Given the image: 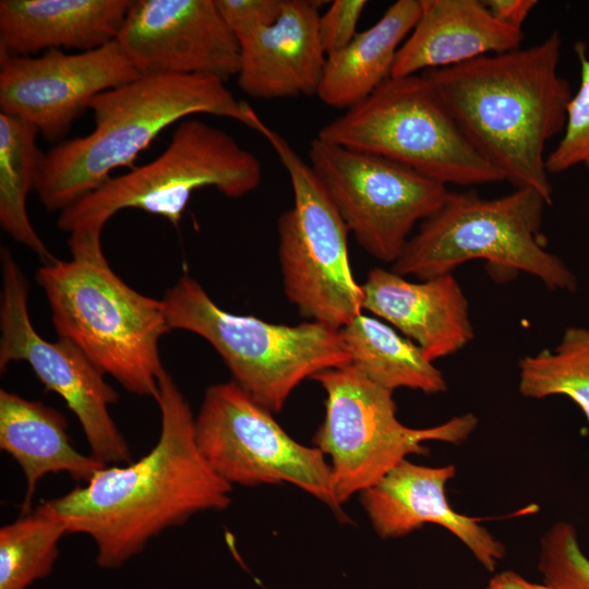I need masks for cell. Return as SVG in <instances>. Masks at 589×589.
<instances>
[{"mask_svg":"<svg viewBox=\"0 0 589 589\" xmlns=\"http://www.w3.org/2000/svg\"><path fill=\"white\" fill-rule=\"evenodd\" d=\"M485 589H556L545 582L536 584L527 580L513 570H506L494 575Z\"/></svg>","mask_w":589,"mask_h":589,"instance_id":"32","label":"cell"},{"mask_svg":"<svg viewBox=\"0 0 589 589\" xmlns=\"http://www.w3.org/2000/svg\"><path fill=\"white\" fill-rule=\"evenodd\" d=\"M308 157L359 245L384 263L396 262L417 224L436 214L449 193L401 164L318 137Z\"/></svg>","mask_w":589,"mask_h":589,"instance_id":"12","label":"cell"},{"mask_svg":"<svg viewBox=\"0 0 589 589\" xmlns=\"http://www.w3.org/2000/svg\"><path fill=\"white\" fill-rule=\"evenodd\" d=\"M574 51L579 61V86L569 100L563 135L546 156L549 175L561 173L576 166L589 170V55L582 41L575 44Z\"/></svg>","mask_w":589,"mask_h":589,"instance_id":"27","label":"cell"},{"mask_svg":"<svg viewBox=\"0 0 589 589\" xmlns=\"http://www.w3.org/2000/svg\"><path fill=\"white\" fill-rule=\"evenodd\" d=\"M197 446L212 469L230 485L289 483L348 521L337 501L325 455L293 440L272 411L232 380L206 388L194 420Z\"/></svg>","mask_w":589,"mask_h":589,"instance_id":"11","label":"cell"},{"mask_svg":"<svg viewBox=\"0 0 589 589\" xmlns=\"http://www.w3.org/2000/svg\"><path fill=\"white\" fill-rule=\"evenodd\" d=\"M94 130L43 153L35 192L49 212L70 207L130 165L168 127L207 113L259 132L263 121L225 82L200 74H146L95 96Z\"/></svg>","mask_w":589,"mask_h":589,"instance_id":"3","label":"cell"},{"mask_svg":"<svg viewBox=\"0 0 589 589\" xmlns=\"http://www.w3.org/2000/svg\"><path fill=\"white\" fill-rule=\"evenodd\" d=\"M339 334L350 364L374 383L392 392L400 387L428 395L447 390L443 372L421 348L378 318L361 313Z\"/></svg>","mask_w":589,"mask_h":589,"instance_id":"23","label":"cell"},{"mask_svg":"<svg viewBox=\"0 0 589 589\" xmlns=\"http://www.w3.org/2000/svg\"><path fill=\"white\" fill-rule=\"evenodd\" d=\"M116 41L142 75L239 72V41L215 0H132Z\"/></svg>","mask_w":589,"mask_h":589,"instance_id":"15","label":"cell"},{"mask_svg":"<svg viewBox=\"0 0 589 589\" xmlns=\"http://www.w3.org/2000/svg\"><path fill=\"white\" fill-rule=\"evenodd\" d=\"M312 378L326 394L325 417L313 443L330 458L334 492L341 505L408 456L428 455L425 442L459 445L478 425V418L468 412L434 426L409 428L396 416L393 392L352 364L322 371Z\"/></svg>","mask_w":589,"mask_h":589,"instance_id":"9","label":"cell"},{"mask_svg":"<svg viewBox=\"0 0 589 589\" xmlns=\"http://www.w3.org/2000/svg\"><path fill=\"white\" fill-rule=\"evenodd\" d=\"M261 133L286 169L292 206L277 221L285 294L311 322L339 330L363 311L351 272L348 228L309 163L264 122Z\"/></svg>","mask_w":589,"mask_h":589,"instance_id":"10","label":"cell"},{"mask_svg":"<svg viewBox=\"0 0 589 589\" xmlns=\"http://www.w3.org/2000/svg\"><path fill=\"white\" fill-rule=\"evenodd\" d=\"M538 568L544 582L556 589H589V557L574 525L557 521L545 531L540 541Z\"/></svg>","mask_w":589,"mask_h":589,"instance_id":"28","label":"cell"},{"mask_svg":"<svg viewBox=\"0 0 589 589\" xmlns=\"http://www.w3.org/2000/svg\"><path fill=\"white\" fill-rule=\"evenodd\" d=\"M215 4L237 39L273 24L284 0H215Z\"/></svg>","mask_w":589,"mask_h":589,"instance_id":"30","label":"cell"},{"mask_svg":"<svg viewBox=\"0 0 589 589\" xmlns=\"http://www.w3.org/2000/svg\"><path fill=\"white\" fill-rule=\"evenodd\" d=\"M321 2L284 0L278 19L239 39V88L257 99L316 95L327 56L318 38Z\"/></svg>","mask_w":589,"mask_h":589,"instance_id":"18","label":"cell"},{"mask_svg":"<svg viewBox=\"0 0 589 589\" xmlns=\"http://www.w3.org/2000/svg\"><path fill=\"white\" fill-rule=\"evenodd\" d=\"M421 14V0H398L340 51L328 56L316 96L349 109L392 76L396 55Z\"/></svg>","mask_w":589,"mask_h":589,"instance_id":"22","label":"cell"},{"mask_svg":"<svg viewBox=\"0 0 589 589\" xmlns=\"http://www.w3.org/2000/svg\"><path fill=\"white\" fill-rule=\"evenodd\" d=\"M524 39V31L500 23L483 1L421 0L420 17L396 55L392 77L515 50Z\"/></svg>","mask_w":589,"mask_h":589,"instance_id":"19","label":"cell"},{"mask_svg":"<svg viewBox=\"0 0 589 589\" xmlns=\"http://www.w3.org/2000/svg\"><path fill=\"white\" fill-rule=\"evenodd\" d=\"M518 368L520 395L533 399L566 396L580 408L589 423L588 327H567L554 349L522 357Z\"/></svg>","mask_w":589,"mask_h":589,"instance_id":"25","label":"cell"},{"mask_svg":"<svg viewBox=\"0 0 589 589\" xmlns=\"http://www.w3.org/2000/svg\"><path fill=\"white\" fill-rule=\"evenodd\" d=\"M557 31L526 48L422 74L473 148L515 189L552 203L546 143L564 131L570 85L558 74Z\"/></svg>","mask_w":589,"mask_h":589,"instance_id":"2","label":"cell"},{"mask_svg":"<svg viewBox=\"0 0 589 589\" xmlns=\"http://www.w3.org/2000/svg\"><path fill=\"white\" fill-rule=\"evenodd\" d=\"M455 474L454 465L429 467L405 459L361 492L360 502L382 539L407 536L425 524L438 525L461 541L486 570L493 572L506 549L479 518L453 509L446 484Z\"/></svg>","mask_w":589,"mask_h":589,"instance_id":"16","label":"cell"},{"mask_svg":"<svg viewBox=\"0 0 589 589\" xmlns=\"http://www.w3.org/2000/svg\"><path fill=\"white\" fill-rule=\"evenodd\" d=\"M316 137L390 159L446 187L503 181L422 73L390 76L325 124Z\"/></svg>","mask_w":589,"mask_h":589,"instance_id":"8","label":"cell"},{"mask_svg":"<svg viewBox=\"0 0 589 589\" xmlns=\"http://www.w3.org/2000/svg\"><path fill=\"white\" fill-rule=\"evenodd\" d=\"M546 205L529 188L494 199L473 191H449L443 206L420 224L390 269L424 280L453 274L468 261L484 260L495 279L524 272L550 290L574 291L575 275L546 249L542 233Z\"/></svg>","mask_w":589,"mask_h":589,"instance_id":"5","label":"cell"},{"mask_svg":"<svg viewBox=\"0 0 589 589\" xmlns=\"http://www.w3.org/2000/svg\"><path fill=\"white\" fill-rule=\"evenodd\" d=\"M362 290L363 310L397 328L432 362L458 352L474 337L468 299L453 274L416 283L374 267Z\"/></svg>","mask_w":589,"mask_h":589,"instance_id":"17","label":"cell"},{"mask_svg":"<svg viewBox=\"0 0 589 589\" xmlns=\"http://www.w3.org/2000/svg\"><path fill=\"white\" fill-rule=\"evenodd\" d=\"M0 371L28 363L47 390L58 394L77 418L91 456L106 466L131 462V449L109 407L119 399L105 374L71 341L45 340L28 312L27 280L12 253L1 249Z\"/></svg>","mask_w":589,"mask_h":589,"instance_id":"13","label":"cell"},{"mask_svg":"<svg viewBox=\"0 0 589 589\" xmlns=\"http://www.w3.org/2000/svg\"><path fill=\"white\" fill-rule=\"evenodd\" d=\"M63 524L39 506L0 528V589H28L50 575Z\"/></svg>","mask_w":589,"mask_h":589,"instance_id":"26","label":"cell"},{"mask_svg":"<svg viewBox=\"0 0 589 589\" xmlns=\"http://www.w3.org/2000/svg\"><path fill=\"white\" fill-rule=\"evenodd\" d=\"M68 245L71 260L43 264L35 275L59 338L128 392L156 399L166 372L159 341L171 330L163 301L136 291L112 271L101 231H74Z\"/></svg>","mask_w":589,"mask_h":589,"instance_id":"4","label":"cell"},{"mask_svg":"<svg viewBox=\"0 0 589 589\" xmlns=\"http://www.w3.org/2000/svg\"><path fill=\"white\" fill-rule=\"evenodd\" d=\"M0 448L22 469L26 493L21 515L32 512L39 480L48 473H68L88 482L106 465L74 448L65 417L38 400L0 389Z\"/></svg>","mask_w":589,"mask_h":589,"instance_id":"21","label":"cell"},{"mask_svg":"<svg viewBox=\"0 0 589 589\" xmlns=\"http://www.w3.org/2000/svg\"><path fill=\"white\" fill-rule=\"evenodd\" d=\"M37 129L20 118L0 112V225L16 242L33 251L41 264L55 261L33 228L26 199L35 188L43 153Z\"/></svg>","mask_w":589,"mask_h":589,"instance_id":"24","label":"cell"},{"mask_svg":"<svg viewBox=\"0 0 589 589\" xmlns=\"http://www.w3.org/2000/svg\"><path fill=\"white\" fill-rule=\"evenodd\" d=\"M366 3L365 0H335L320 14L318 38L327 57L344 49L356 37Z\"/></svg>","mask_w":589,"mask_h":589,"instance_id":"29","label":"cell"},{"mask_svg":"<svg viewBox=\"0 0 589 589\" xmlns=\"http://www.w3.org/2000/svg\"><path fill=\"white\" fill-rule=\"evenodd\" d=\"M141 75L116 40L77 53L58 49L39 57L0 52V112L25 120L55 143L95 96Z\"/></svg>","mask_w":589,"mask_h":589,"instance_id":"14","label":"cell"},{"mask_svg":"<svg viewBox=\"0 0 589 589\" xmlns=\"http://www.w3.org/2000/svg\"><path fill=\"white\" fill-rule=\"evenodd\" d=\"M132 0H1L0 52L88 51L116 40Z\"/></svg>","mask_w":589,"mask_h":589,"instance_id":"20","label":"cell"},{"mask_svg":"<svg viewBox=\"0 0 589 589\" xmlns=\"http://www.w3.org/2000/svg\"><path fill=\"white\" fill-rule=\"evenodd\" d=\"M161 301L170 328L205 339L232 381L272 412L280 411L305 378L351 363L339 330L311 321L284 325L230 313L189 275L181 276Z\"/></svg>","mask_w":589,"mask_h":589,"instance_id":"6","label":"cell"},{"mask_svg":"<svg viewBox=\"0 0 589 589\" xmlns=\"http://www.w3.org/2000/svg\"><path fill=\"white\" fill-rule=\"evenodd\" d=\"M262 165L226 131L195 118L180 121L166 149L152 161L110 178L60 212L57 225L69 235L103 231L127 208L144 211L178 225L194 191L215 188L242 197L259 188Z\"/></svg>","mask_w":589,"mask_h":589,"instance_id":"7","label":"cell"},{"mask_svg":"<svg viewBox=\"0 0 589 589\" xmlns=\"http://www.w3.org/2000/svg\"><path fill=\"white\" fill-rule=\"evenodd\" d=\"M483 2L500 23L521 31L525 21L538 4L536 0H486Z\"/></svg>","mask_w":589,"mask_h":589,"instance_id":"31","label":"cell"},{"mask_svg":"<svg viewBox=\"0 0 589 589\" xmlns=\"http://www.w3.org/2000/svg\"><path fill=\"white\" fill-rule=\"evenodd\" d=\"M155 400L160 432L145 456L125 466H105L88 482L39 505L67 533L94 541L100 568L122 567L165 530L200 513L224 510L232 501V485L202 455L195 417L167 371Z\"/></svg>","mask_w":589,"mask_h":589,"instance_id":"1","label":"cell"}]
</instances>
